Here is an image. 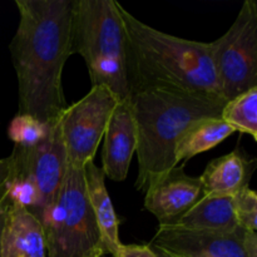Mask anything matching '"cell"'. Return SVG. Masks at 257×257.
<instances>
[{"label": "cell", "mask_w": 257, "mask_h": 257, "mask_svg": "<svg viewBox=\"0 0 257 257\" xmlns=\"http://www.w3.org/2000/svg\"><path fill=\"white\" fill-rule=\"evenodd\" d=\"M15 5L19 23L9 49L18 80V114L53 123L68 107L62 80L73 54L75 0H15Z\"/></svg>", "instance_id": "obj_1"}, {"label": "cell", "mask_w": 257, "mask_h": 257, "mask_svg": "<svg viewBox=\"0 0 257 257\" xmlns=\"http://www.w3.org/2000/svg\"><path fill=\"white\" fill-rule=\"evenodd\" d=\"M119 10L127 35L131 98L146 89L167 88L225 100L210 43L167 34L137 19L120 4Z\"/></svg>", "instance_id": "obj_2"}, {"label": "cell", "mask_w": 257, "mask_h": 257, "mask_svg": "<svg viewBox=\"0 0 257 257\" xmlns=\"http://www.w3.org/2000/svg\"><path fill=\"white\" fill-rule=\"evenodd\" d=\"M131 103L137 127L136 188L140 192L177 166L176 146L187 128L203 118L221 117L226 104L225 100L167 88L136 93Z\"/></svg>", "instance_id": "obj_3"}, {"label": "cell", "mask_w": 257, "mask_h": 257, "mask_svg": "<svg viewBox=\"0 0 257 257\" xmlns=\"http://www.w3.org/2000/svg\"><path fill=\"white\" fill-rule=\"evenodd\" d=\"M83 58L92 87H107L118 102L131 100L127 35L114 0H75L73 54Z\"/></svg>", "instance_id": "obj_4"}, {"label": "cell", "mask_w": 257, "mask_h": 257, "mask_svg": "<svg viewBox=\"0 0 257 257\" xmlns=\"http://www.w3.org/2000/svg\"><path fill=\"white\" fill-rule=\"evenodd\" d=\"M43 226L45 257H105L84 182V168L67 166L54 201L37 215Z\"/></svg>", "instance_id": "obj_5"}, {"label": "cell", "mask_w": 257, "mask_h": 257, "mask_svg": "<svg viewBox=\"0 0 257 257\" xmlns=\"http://www.w3.org/2000/svg\"><path fill=\"white\" fill-rule=\"evenodd\" d=\"M9 160L8 200L35 216L54 201L67 171V155L59 119L49 135L33 147L14 146Z\"/></svg>", "instance_id": "obj_6"}, {"label": "cell", "mask_w": 257, "mask_h": 257, "mask_svg": "<svg viewBox=\"0 0 257 257\" xmlns=\"http://www.w3.org/2000/svg\"><path fill=\"white\" fill-rule=\"evenodd\" d=\"M222 98L228 102L257 88V3L245 0L227 32L210 43Z\"/></svg>", "instance_id": "obj_7"}, {"label": "cell", "mask_w": 257, "mask_h": 257, "mask_svg": "<svg viewBox=\"0 0 257 257\" xmlns=\"http://www.w3.org/2000/svg\"><path fill=\"white\" fill-rule=\"evenodd\" d=\"M117 103L118 99L107 87L95 85L82 99L68 105L59 118L68 165L84 168L94 161Z\"/></svg>", "instance_id": "obj_8"}, {"label": "cell", "mask_w": 257, "mask_h": 257, "mask_svg": "<svg viewBox=\"0 0 257 257\" xmlns=\"http://www.w3.org/2000/svg\"><path fill=\"white\" fill-rule=\"evenodd\" d=\"M246 231L197 232L172 226H158L150 246L168 257H247Z\"/></svg>", "instance_id": "obj_9"}, {"label": "cell", "mask_w": 257, "mask_h": 257, "mask_svg": "<svg viewBox=\"0 0 257 257\" xmlns=\"http://www.w3.org/2000/svg\"><path fill=\"white\" fill-rule=\"evenodd\" d=\"M145 193V208L157 218L158 226L172 225L203 197L200 177L187 175L178 166L161 176Z\"/></svg>", "instance_id": "obj_10"}, {"label": "cell", "mask_w": 257, "mask_h": 257, "mask_svg": "<svg viewBox=\"0 0 257 257\" xmlns=\"http://www.w3.org/2000/svg\"><path fill=\"white\" fill-rule=\"evenodd\" d=\"M102 168L105 177L122 182L130 172L137 148V127L131 100L118 102L103 136Z\"/></svg>", "instance_id": "obj_11"}, {"label": "cell", "mask_w": 257, "mask_h": 257, "mask_svg": "<svg viewBox=\"0 0 257 257\" xmlns=\"http://www.w3.org/2000/svg\"><path fill=\"white\" fill-rule=\"evenodd\" d=\"M2 250L3 257H45L40 220L24 206L10 201L3 228Z\"/></svg>", "instance_id": "obj_12"}, {"label": "cell", "mask_w": 257, "mask_h": 257, "mask_svg": "<svg viewBox=\"0 0 257 257\" xmlns=\"http://www.w3.org/2000/svg\"><path fill=\"white\" fill-rule=\"evenodd\" d=\"M84 182L88 201L92 208L100 236L105 257L114 253L122 242L119 238V218L113 207L105 186V176L94 161L84 166Z\"/></svg>", "instance_id": "obj_13"}, {"label": "cell", "mask_w": 257, "mask_h": 257, "mask_svg": "<svg viewBox=\"0 0 257 257\" xmlns=\"http://www.w3.org/2000/svg\"><path fill=\"white\" fill-rule=\"evenodd\" d=\"M172 227L197 232L231 233L238 230L233 212L232 197L203 196L190 211L181 216Z\"/></svg>", "instance_id": "obj_14"}, {"label": "cell", "mask_w": 257, "mask_h": 257, "mask_svg": "<svg viewBox=\"0 0 257 257\" xmlns=\"http://www.w3.org/2000/svg\"><path fill=\"white\" fill-rule=\"evenodd\" d=\"M248 163L237 150L215 158L200 176L203 196L232 197L248 186Z\"/></svg>", "instance_id": "obj_15"}, {"label": "cell", "mask_w": 257, "mask_h": 257, "mask_svg": "<svg viewBox=\"0 0 257 257\" xmlns=\"http://www.w3.org/2000/svg\"><path fill=\"white\" fill-rule=\"evenodd\" d=\"M235 130L221 117H210L197 120L187 128L175 150L176 163L187 162L195 156L212 150L230 137Z\"/></svg>", "instance_id": "obj_16"}, {"label": "cell", "mask_w": 257, "mask_h": 257, "mask_svg": "<svg viewBox=\"0 0 257 257\" xmlns=\"http://www.w3.org/2000/svg\"><path fill=\"white\" fill-rule=\"evenodd\" d=\"M221 119L232 127L235 132L245 133L257 141V88L226 102Z\"/></svg>", "instance_id": "obj_17"}, {"label": "cell", "mask_w": 257, "mask_h": 257, "mask_svg": "<svg viewBox=\"0 0 257 257\" xmlns=\"http://www.w3.org/2000/svg\"><path fill=\"white\" fill-rule=\"evenodd\" d=\"M55 122L42 123L30 115L17 114L8 127V136L15 146L33 147L49 135Z\"/></svg>", "instance_id": "obj_18"}, {"label": "cell", "mask_w": 257, "mask_h": 257, "mask_svg": "<svg viewBox=\"0 0 257 257\" xmlns=\"http://www.w3.org/2000/svg\"><path fill=\"white\" fill-rule=\"evenodd\" d=\"M232 206L238 227L256 232L257 230V195L250 186L241 188L232 196Z\"/></svg>", "instance_id": "obj_19"}, {"label": "cell", "mask_w": 257, "mask_h": 257, "mask_svg": "<svg viewBox=\"0 0 257 257\" xmlns=\"http://www.w3.org/2000/svg\"><path fill=\"white\" fill-rule=\"evenodd\" d=\"M108 257H160L150 245H122Z\"/></svg>", "instance_id": "obj_20"}, {"label": "cell", "mask_w": 257, "mask_h": 257, "mask_svg": "<svg viewBox=\"0 0 257 257\" xmlns=\"http://www.w3.org/2000/svg\"><path fill=\"white\" fill-rule=\"evenodd\" d=\"M8 206H9V201H8L7 193L4 197L0 200V257H3V250H2V236H3V228H4L5 222V215H7Z\"/></svg>", "instance_id": "obj_21"}, {"label": "cell", "mask_w": 257, "mask_h": 257, "mask_svg": "<svg viewBox=\"0 0 257 257\" xmlns=\"http://www.w3.org/2000/svg\"><path fill=\"white\" fill-rule=\"evenodd\" d=\"M8 176H9V160H8L7 166L0 171V200H2L5 196V193H7Z\"/></svg>", "instance_id": "obj_22"}, {"label": "cell", "mask_w": 257, "mask_h": 257, "mask_svg": "<svg viewBox=\"0 0 257 257\" xmlns=\"http://www.w3.org/2000/svg\"><path fill=\"white\" fill-rule=\"evenodd\" d=\"M7 163H8V158H5V160H0V171L7 166Z\"/></svg>", "instance_id": "obj_23"}, {"label": "cell", "mask_w": 257, "mask_h": 257, "mask_svg": "<svg viewBox=\"0 0 257 257\" xmlns=\"http://www.w3.org/2000/svg\"><path fill=\"white\" fill-rule=\"evenodd\" d=\"M156 252H157V251H156ZM158 253V256L160 257H168V256H166V255H162V253H160V252H157Z\"/></svg>", "instance_id": "obj_24"}]
</instances>
